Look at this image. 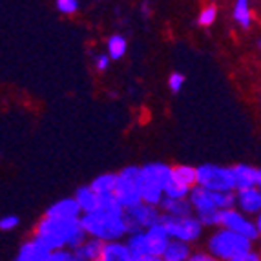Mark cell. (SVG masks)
I'll use <instances>...</instances> for the list:
<instances>
[{
	"instance_id": "1",
	"label": "cell",
	"mask_w": 261,
	"mask_h": 261,
	"mask_svg": "<svg viewBox=\"0 0 261 261\" xmlns=\"http://www.w3.org/2000/svg\"><path fill=\"white\" fill-rule=\"evenodd\" d=\"M208 252L214 259H228V261H257L259 254H254L252 241L238 234L234 230H228L223 226L221 230L208 240Z\"/></svg>"
},
{
	"instance_id": "2",
	"label": "cell",
	"mask_w": 261,
	"mask_h": 261,
	"mask_svg": "<svg viewBox=\"0 0 261 261\" xmlns=\"http://www.w3.org/2000/svg\"><path fill=\"white\" fill-rule=\"evenodd\" d=\"M81 226L84 228L86 236H92L100 241L121 240L128 236V223L122 214L105 212V210H93V212L81 214Z\"/></svg>"
},
{
	"instance_id": "3",
	"label": "cell",
	"mask_w": 261,
	"mask_h": 261,
	"mask_svg": "<svg viewBox=\"0 0 261 261\" xmlns=\"http://www.w3.org/2000/svg\"><path fill=\"white\" fill-rule=\"evenodd\" d=\"M159 223L165 226V230L168 232L170 240H181V241H196L201 238L203 232V225L197 218L194 216H187V218H175L166 212L159 214Z\"/></svg>"
},
{
	"instance_id": "4",
	"label": "cell",
	"mask_w": 261,
	"mask_h": 261,
	"mask_svg": "<svg viewBox=\"0 0 261 261\" xmlns=\"http://www.w3.org/2000/svg\"><path fill=\"white\" fill-rule=\"evenodd\" d=\"M196 185L208 190H236L234 188V175L230 168L218 165H201L196 168Z\"/></svg>"
},
{
	"instance_id": "5",
	"label": "cell",
	"mask_w": 261,
	"mask_h": 261,
	"mask_svg": "<svg viewBox=\"0 0 261 261\" xmlns=\"http://www.w3.org/2000/svg\"><path fill=\"white\" fill-rule=\"evenodd\" d=\"M137 175H139V168L137 166H126V168H122L117 174L113 196L117 197V201L121 203L122 208H128V206L141 203Z\"/></svg>"
},
{
	"instance_id": "6",
	"label": "cell",
	"mask_w": 261,
	"mask_h": 261,
	"mask_svg": "<svg viewBox=\"0 0 261 261\" xmlns=\"http://www.w3.org/2000/svg\"><path fill=\"white\" fill-rule=\"evenodd\" d=\"M159 206L148 205V203H137V205H132L128 208H124V218L128 223V234H134V232L144 230L146 226L153 225V223L159 221Z\"/></svg>"
},
{
	"instance_id": "7",
	"label": "cell",
	"mask_w": 261,
	"mask_h": 261,
	"mask_svg": "<svg viewBox=\"0 0 261 261\" xmlns=\"http://www.w3.org/2000/svg\"><path fill=\"white\" fill-rule=\"evenodd\" d=\"M219 225L228 228V230H234L238 234L245 236L250 241H256L259 238V230L256 228V225L234 208H225L219 212Z\"/></svg>"
},
{
	"instance_id": "8",
	"label": "cell",
	"mask_w": 261,
	"mask_h": 261,
	"mask_svg": "<svg viewBox=\"0 0 261 261\" xmlns=\"http://www.w3.org/2000/svg\"><path fill=\"white\" fill-rule=\"evenodd\" d=\"M144 238H146V243H148L150 256L155 261H161L163 252H165L166 245H168V241H170V236H168V232L165 230V226L159 221L146 226V228H144Z\"/></svg>"
},
{
	"instance_id": "9",
	"label": "cell",
	"mask_w": 261,
	"mask_h": 261,
	"mask_svg": "<svg viewBox=\"0 0 261 261\" xmlns=\"http://www.w3.org/2000/svg\"><path fill=\"white\" fill-rule=\"evenodd\" d=\"M232 175H234V188H248V187H259L261 185V172L256 166L248 165H236L232 166Z\"/></svg>"
},
{
	"instance_id": "10",
	"label": "cell",
	"mask_w": 261,
	"mask_h": 261,
	"mask_svg": "<svg viewBox=\"0 0 261 261\" xmlns=\"http://www.w3.org/2000/svg\"><path fill=\"white\" fill-rule=\"evenodd\" d=\"M236 203L245 214H259L261 210V192L259 187L240 188L236 194Z\"/></svg>"
},
{
	"instance_id": "11",
	"label": "cell",
	"mask_w": 261,
	"mask_h": 261,
	"mask_svg": "<svg viewBox=\"0 0 261 261\" xmlns=\"http://www.w3.org/2000/svg\"><path fill=\"white\" fill-rule=\"evenodd\" d=\"M139 174L165 188V185L172 179V166L163 165V163H152V165H144L143 168H139Z\"/></svg>"
},
{
	"instance_id": "12",
	"label": "cell",
	"mask_w": 261,
	"mask_h": 261,
	"mask_svg": "<svg viewBox=\"0 0 261 261\" xmlns=\"http://www.w3.org/2000/svg\"><path fill=\"white\" fill-rule=\"evenodd\" d=\"M81 206L75 201V197H66V199L57 201L55 205H51L46 210V216L49 218H81Z\"/></svg>"
},
{
	"instance_id": "13",
	"label": "cell",
	"mask_w": 261,
	"mask_h": 261,
	"mask_svg": "<svg viewBox=\"0 0 261 261\" xmlns=\"http://www.w3.org/2000/svg\"><path fill=\"white\" fill-rule=\"evenodd\" d=\"M100 250H102V241L86 236V240L77 248H73V257L77 261H97L100 257Z\"/></svg>"
},
{
	"instance_id": "14",
	"label": "cell",
	"mask_w": 261,
	"mask_h": 261,
	"mask_svg": "<svg viewBox=\"0 0 261 261\" xmlns=\"http://www.w3.org/2000/svg\"><path fill=\"white\" fill-rule=\"evenodd\" d=\"M49 248H46L39 240L28 241L20 247L17 254L18 261H48L49 257Z\"/></svg>"
},
{
	"instance_id": "15",
	"label": "cell",
	"mask_w": 261,
	"mask_h": 261,
	"mask_svg": "<svg viewBox=\"0 0 261 261\" xmlns=\"http://www.w3.org/2000/svg\"><path fill=\"white\" fill-rule=\"evenodd\" d=\"M100 261H132L130 250L124 243L119 240L102 241V250H100Z\"/></svg>"
},
{
	"instance_id": "16",
	"label": "cell",
	"mask_w": 261,
	"mask_h": 261,
	"mask_svg": "<svg viewBox=\"0 0 261 261\" xmlns=\"http://www.w3.org/2000/svg\"><path fill=\"white\" fill-rule=\"evenodd\" d=\"M137 185H139V194H141V201L143 203H148V205L157 206L159 201L163 199V188L159 185H155L150 179L143 177V175H137Z\"/></svg>"
},
{
	"instance_id": "17",
	"label": "cell",
	"mask_w": 261,
	"mask_h": 261,
	"mask_svg": "<svg viewBox=\"0 0 261 261\" xmlns=\"http://www.w3.org/2000/svg\"><path fill=\"white\" fill-rule=\"evenodd\" d=\"M159 208L163 212L170 214V216H175V218H187L192 216V206L188 203L187 197H181V199H174V197H166L163 196V199L159 201Z\"/></svg>"
},
{
	"instance_id": "18",
	"label": "cell",
	"mask_w": 261,
	"mask_h": 261,
	"mask_svg": "<svg viewBox=\"0 0 261 261\" xmlns=\"http://www.w3.org/2000/svg\"><path fill=\"white\" fill-rule=\"evenodd\" d=\"M190 257V247L187 241L181 240H170L166 245L165 252H163L161 259L165 261H187Z\"/></svg>"
},
{
	"instance_id": "19",
	"label": "cell",
	"mask_w": 261,
	"mask_h": 261,
	"mask_svg": "<svg viewBox=\"0 0 261 261\" xmlns=\"http://www.w3.org/2000/svg\"><path fill=\"white\" fill-rule=\"evenodd\" d=\"M75 201L79 203V206H81L83 212H93V210H97V194L90 188V185H88V187L77 188V192H75Z\"/></svg>"
},
{
	"instance_id": "20",
	"label": "cell",
	"mask_w": 261,
	"mask_h": 261,
	"mask_svg": "<svg viewBox=\"0 0 261 261\" xmlns=\"http://www.w3.org/2000/svg\"><path fill=\"white\" fill-rule=\"evenodd\" d=\"M234 18L243 30H248L252 24V13H250V0H236Z\"/></svg>"
},
{
	"instance_id": "21",
	"label": "cell",
	"mask_w": 261,
	"mask_h": 261,
	"mask_svg": "<svg viewBox=\"0 0 261 261\" xmlns=\"http://www.w3.org/2000/svg\"><path fill=\"white\" fill-rule=\"evenodd\" d=\"M172 179L188 188L194 187L196 185V168H192V166L187 165L175 166V168H172Z\"/></svg>"
},
{
	"instance_id": "22",
	"label": "cell",
	"mask_w": 261,
	"mask_h": 261,
	"mask_svg": "<svg viewBox=\"0 0 261 261\" xmlns=\"http://www.w3.org/2000/svg\"><path fill=\"white\" fill-rule=\"evenodd\" d=\"M97 210H105V212L113 214H122L124 208L117 201V197L113 196V192H106V194H97Z\"/></svg>"
},
{
	"instance_id": "23",
	"label": "cell",
	"mask_w": 261,
	"mask_h": 261,
	"mask_svg": "<svg viewBox=\"0 0 261 261\" xmlns=\"http://www.w3.org/2000/svg\"><path fill=\"white\" fill-rule=\"evenodd\" d=\"M115 179H117V174H102L93 179L92 183H90V188H92L95 194L113 192V188H115Z\"/></svg>"
},
{
	"instance_id": "24",
	"label": "cell",
	"mask_w": 261,
	"mask_h": 261,
	"mask_svg": "<svg viewBox=\"0 0 261 261\" xmlns=\"http://www.w3.org/2000/svg\"><path fill=\"white\" fill-rule=\"evenodd\" d=\"M212 192V199L216 208L225 210V208H234L236 206V190H225V192H218V190H210Z\"/></svg>"
},
{
	"instance_id": "25",
	"label": "cell",
	"mask_w": 261,
	"mask_h": 261,
	"mask_svg": "<svg viewBox=\"0 0 261 261\" xmlns=\"http://www.w3.org/2000/svg\"><path fill=\"white\" fill-rule=\"evenodd\" d=\"M126 39L122 35H113L108 39V57L113 59V61H119L124 53H126Z\"/></svg>"
},
{
	"instance_id": "26",
	"label": "cell",
	"mask_w": 261,
	"mask_h": 261,
	"mask_svg": "<svg viewBox=\"0 0 261 261\" xmlns=\"http://www.w3.org/2000/svg\"><path fill=\"white\" fill-rule=\"evenodd\" d=\"M188 190H190L188 187H185V185H179L177 181L170 179L168 183L165 185V188H163V196L174 197V199H181V197L188 196Z\"/></svg>"
},
{
	"instance_id": "27",
	"label": "cell",
	"mask_w": 261,
	"mask_h": 261,
	"mask_svg": "<svg viewBox=\"0 0 261 261\" xmlns=\"http://www.w3.org/2000/svg\"><path fill=\"white\" fill-rule=\"evenodd\" d=\"M48 261H75L73 250H70L68 247L55 248V250H51V252H49Z\"/></svg>"
},
{
	"instance_id": "28",
	"label": "cell",
	"mask_w": 261,
	"mask_h": 261,
	"mask_svg": "<svg viewBox=\"0 0 261 261\" xmlns=\"http://www.w3.org/2000/svg\"><path fill=\"white\" fill-rule=\"evenodd\" d=\"M219 212L221 210H208V212H203V214H197V219L201 221L203 226H214V225H219Z\"/></svg>"
},
{
	"instance_id": "29",
	"label": "cell",
	"mask_w": 261,
	"mask_h": 261,
	"mask_svg": "<svg viewBox=\"0 0 261 261\" xmlns=\"http://www.w3.org/2000/svg\"><path fill=\"white\" fill-rule=\"evenodd\" d=\"M216 18H218V9H216V6H208V8H205L201 11L197 22H199L201 26H210V24H214Z\"/></svg>"
},
{
	"instance_id": "30",
	"label": "cell",
	"mask_w": 261,
	"mask_h": 261,
	"mask_svg": "<svg viewBox=\"0 0 261 261\" xmlns=\"http://www.w3.org/2000/svg\"><path fill=\"white\" fill-rule=\"evenodd\" d=\"M57 9L64 15H71L79 9V0H57Z\"/></svg>"
},
{
	"instance_id": "31",
	"label": "cell",
	"mask_w": 261,
	"mask_h": 261,
	"mask_svg": "<svg viewBox=\"0 0 261 261\" xmlns=\"http://www.w3.org/2000/svg\"><path fill=\"white\" fill-rule=\"evenodd\" d=\"M183 84H185V75H181V73H172V75H170L168 86H170V90H172L174 93L181 92Z\"/></svg>"
},
{
	"instance_id": "32",
	"label": "cell",
	"mask_w": 261,
	"mask_h": 261,
	"mask_svg": "<svg viewBox=\"0 0 261 261\" xmlns=\"http://www.w3.org/2000/svg\"><path fill=\"white\" fill-rule=\"evenodd\" d=\"M18 225L17 216H6V218L0 219V230H13Z\"/></svg>"
},
{
	"instance_id": "33",
	"label": "cell",
	"mask_w": 261,
	"mask_h": 261,
	"mask_svg": "<svg viewBox=\"0 0 261 261\" xmlns=\"http://www.w3.org/2000/svg\"><path fill=\"white\" fill-rule=\"evenodd\" d=\"M95 62H97V70H99V71H105L106 68L110 66V57L105 55V53H102V55H97L95 57Z\"/></svg>"
},
{
	"instance_id": "34",
	"label": "cell",
	"mask_w": 261,
	"mask_h": 261,
	"mask_svg": "<svg viewBox=\"0 0 261 261\" xmlns=\"http://www.w3.org/2000/svg\"><path fill=\"white\" fill-rule=\"evenodd\" d=\"M188 259H192V261H212L214 257L210 256V254L197 252V254H190V257H188Z\"/></svg>"
},
{
	"instance_id": "35",
	"label": "cell",
	"mask_w": 261,
	"mask_h": 261,
	"mask_svg": "<svg viewBox=\"0 0 261 261\" xmlns=\"http://www.w3.org/2000/svg\"><path fill=\"white\" fill-rule=\"evenodd\" d=\"M143 15L146 17V15H150V6H148V2H144L143 4Z\"/></svg>"
}]
</instances>
